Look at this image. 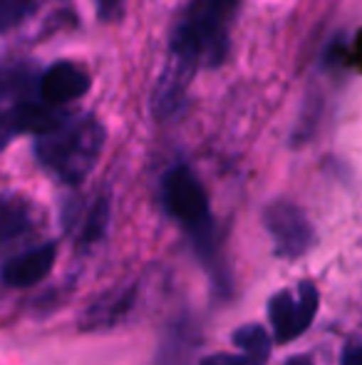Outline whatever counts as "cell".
I'll use <instances>...</instances> for the list:
<instances>
[{"label":"cell","mask_w":362,"mask_h":365,"mask_svg":"<svg viewBox=\"0 0 362 365\" xmlns=\"http://www.w3.org/2000/svg\"><path fill=\"white\" fill-rule=\"evenodd\" d=\"M105 147V127L97 117H63L53 130L38 135L35 154L60 182L78 187L90 177Z\"/></svg>","instance_id":"cell-1"},{"label":"cell","mask_w":362,"mask_h":365,"mask_svg":"<svg viewBox=\"0 0 362 365\" xmlns=\"http://www.w3.org/2000/svg\"><path fill=\"white\" fill-rule=\"evenodd\" d=\"M161 202H164L166 212L186 229L203 259L216 254L213 251L216 249V224H213L211 209H208V197L191 169L179 164L164 174Z\"/></svg>","instance_id":"cell-2"},{"label":"cell","mask_w":362,"mask_h":365,"mask_svg":"<svg viewBox=\"0 0 362 365\" xmlns=\"http://www.w3.org/2000/svg\"><path fill=\"white\" fill-rule=\"evenodd\" d=\"M320 306V293L313 281H300L295 289H283L273 293L268 301V318H271L273 341L290 343L300 338L315 321Z\"/></svg>","instance_id":"cell-3"},{"label":"cell","mask_w":362,"mask_h":365,"mask_svg":"<svg viewBox=\"0 0 362 365\" xmlns=\"http://www.w3.org/2000/svg\"><path fill=\"white\" fill-rule=\"evenodd\" d=\"M198 65H201V55L193 48V43L179 30H174L169 48V60L164 65L159 82L154 90V112L159 117H169L176 107L181 105L183 92H186L191 77L196 75Z\"/></svg>","instance_id":"cell-4"},{"label":"cell","mask_w":362,"mask_h":365,"mask_svg":"<svg viewBox=\"0 0 362 365\" xmlns=\"http://www.w3.org/2000/svg\"><path fill=\"white\" fill-rule=\"evenodd\" d=\"M263 221H266V229L273 239L275 254L283 256V259H298L313 246V224L298 204L278 199V202L268 204Z\"/></svg>","instance_id":"cell-5"},{"label":"cell","mask_w":362,"mask_h":365,"mask_svg":"<svg viewBox=\"0 0 362 365\" xmlns=\"http://www.w3.org/2000/svg\"><path fill=\"white\" fill-rule=\"evenodd\" d=\"M55 261H58V244L55 241H45L33 249H25L23 254L10 256L0 269V281L8 289H30L38 286L48 274L53 271Z\"/></svg>","instance_id":"cell-6"},{"label":"cell","mask_w":362,"mask_h":365,"mask_svg":"<svg viewBox=\"0 0 362 365\" xmlns=\"http://www.w3.org/2000/svg\"><path fill=\"white\" fill-rule=\"evenodd\" d=\"M137 298H139V284L137 281L107 291L105 296H100L85 308L82 318H80V328L82 331H107V328L119 326L132 316Z\"/></svg>","instance_id":"cell-7"},{"label":"cell","mask_w":362,"mask_h":365,"mask_svg":"<svg viewBox=\"0 0 362 365\" xmlns=\"http://www.w3.org/2000/svg\"><path fill=\"white\" fill-rule=\"evenodd\" d=\"M43 224V212L23 194H0V249L33 236Z\"/></svg>","instance_id":"cell-8"},{"label":"cell","mask_w":362,"mask_h":365,"mask_svg":"<svg viewBox=\"0 0 362 365\" xmlns=\"http://www.w3.org/2000/svg\"><path fill=\"white\" fill-rule=\"evenodd\" d=\"M92 80L80 65L75 63H55L40 77V97L45 105H68L80 100L90 90Z\"/></svg>","instance_id":"cell-9"},{"label":"cell","mask_w":362,"mask_h":365,"mask_svg":"<svg viewBox=\"0 0 362 365\" xmlns=\"http://www.w3.org/2000/svg\"><path fill=\"white\" fill-rule=\"evenodd\" d=\"M60 120L63 117L50 112L48 105H30V102H20V105L0 112V152L10 145L15 135H23V132L43 135V132L53 130Z\"/></svg>","instance_id":"cell-10"},{"label":"cell","mask_w":362,"mask_h":365,"mask_svg":"<svg viewBox=\"0 0 362 365\" xmlns=\"http://www.w3.org/2000/svg\"><path fill=\"white\" fill-rule=\"evenodd\" d=\"M107 226H110V197H97L78 226L80 249H90V246L100 244L107 234Z\"/></svg>","instance_id":"cell-11"},{"label":"cell","mask_w":362,"mask_h":365,"mask_svg":"<svg viewBox=\"0 0 362 365\" xmlns=\"http://www.w3.org/2000/svg\"><path fill=\"white\" fill-rule=\"evenodd\" d=\"M231 343L238 348V351L258 358L261 363H268V358H271L273 341H271V336H268L266 328L258 326V323H248V326L236 328L231 336Z\"/></svg>","instance_id":"cell-12"},{"label":"cell","mask_w":362,"mask_h":365,"mask_svg":"<svg viewBox=\"0 0 362 365\" xmlns=\"http://www.w3.org/2000/svg\"><path fill=\"white\" fill-rule=\"evenodd\" d=\"M35 10V0H0V30H8L30 18Z\"/></svg>","instance_id":"cell-13"},{"label":"cell","mask_w":362,"mask_h":365,"mask_svg":"<svg viewBox=\"0 0 362 365\" xmlns=\"http://www.w3.org/2000/svg\"><path fill=\"white\" fill-rule=\"evenodd\" d=\"M198 365H266L258 358L248 356V353H213V356H206Z\"/></svg>","instance_id":"cell-14"},{"label":"cell","mask_w":362,"mask_h":365,"mask_svg":"<svg viewBox=\"0 0 362 365\" xmlns=\"http://www.w3.org/2000/svg\"><path fill=\"white\" fill-rule=\"evenodd\" d=\"M193 3L201 5L203 10H208V13H213L221 20H228L238 8V0H193Z\"/></svg>","instance_id":"cell-15"},{"label":"cell","mask_w":362,"mask_h":365,"mask_svg":"<svg viewBox=\"0 0 362 365\" xmlns=\"http://www.w3.org/2000/svg\"><path fill=\"white\" fill-rule=\"evenodd\" d=\"M340 365H362V343L358 341L345 343L343 356H340Z\"/></svg>","instance_id":"cell-16"},{"label":"cell","mask_w":362,"mask_h":365,"mask_svg":"<svg viewBox=\"0 0 362 365\" xmlns=\"http://www.w3.org/2000/svg\"><path fill=\"white\" fill-rule=\"evenodd\" d=\"M122 0H97V10H100L102 20H115L119 15Z\"/></svg>","instance_id":"cell-17"},{"label":"cell","mask_w":362,"mask_h":365,"mask_svg":"<svg viewBox=\"0 0 362 365\" xmlns=\"http://www.w3.org/2000/svg\"><path fill=\"white\" fill-rule=\"evenodd\" d=\"M285 365H313V361H310L308 356H295V358H290Z\"/></svg>","instance_id":"cell-18"}]
</instances>
